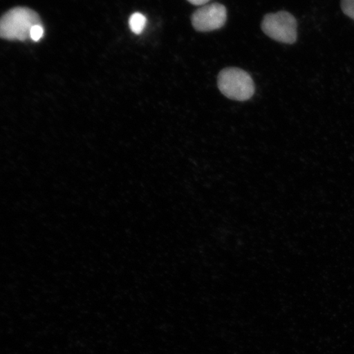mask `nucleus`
I'll return each mask as SVG.
<instances>
[{
  "instance_id": "nucleus-2",
  "label": "nucleus",
  "mask_w": 354,
  "mask_h": 354,
  "mask_svg": "<svg viewBox=\"0 0 354 354\" xmlns=\"http://www.w3.org/2000/svg\"><path fill=\"white\" fill-rule=\"evenodd\" d=\"M218 86L221 94L236 101L249 100L255 91L254 83L250 75L245 71L236 68L221 70L218 77Z\"/></svg>"
},
{
  "instance_id": "nucleus-1",
  "label": "nucleus",
  "mask_w": 354,
  "mask_h": 354,
  "mask_svg": "<svg viewBox=\"0 0 354 354\" xmlns=\"http://www.w3.org/2000/svg\"><path fill=\"white\" fill-rule=\"evenodd\" d=\"M42 24L38 13L30 8L16 7L0 17V38L8 41H26L35 25Z\"/></svg>"
},
{
  "instance_id": "nucleus-4",
  "label": "nucleus",
  "mask_w": 354,
  "mask_h": 354,
  "mask_svg": "<svg viewBox=\"0 0 354 354\" xmlns=\"http://www.w3.org/2000/svg\"><path fill=\"white\" fill-rule=\"evenodd\" d=\"M227 19V8L223 4L214 3L198 8L193 13L192 21L197 32H207L223 28Z\"/></svg>"
},
{
  "instance_id": "nucleus-3",
  "label": "nucleus",
  "mask_w": 354,
  "mask_h": 354,
  "mask_svg": "<svg viewBox=\"0 0 354 354\" xmlns=\"http://www.w3.org/2000/svg\"><path fill=\"white\" fill-rule=\"evenodd\" d=\"M262 30L268 37L278 42L292 44L297 41V21L291 13L286 11L266 15Z\"/></svg>"
},
{
  "instance_id": "nucleus-8",
  "label": "nucleus",
  "mask_w": 354,
  "mask_h": 354,
  "mask_svg": "<svg viewBox=\"0 0 354 354\" xmlns=\"http://www.w3.org/2000/svg\"><path fill=\"white\" fill-rule=\"evenodd\" d=\"M188 1L190 3L194 4V6H203L207 3H209L210 1V0H188Z\"/></svg>"
},
{
  "instance_id": "nucleus-6",
  "label": "nucleus",
  "mask_w": 354,
  "mask_h": 354,
  "mask_svg": "<svg viewBox=\"0 0 354 354\" xmlns=\"http://www.w3.org/2000/svg\"><path fill=\"white\" fill-rule=\"evenodd\" d=\"M342 8L345 15L354 20V0H342Z\"/></svg>"
},
{
  "instance_id": "nucleus-5",
  "label": "nucleus",
  "mask_w": 354,
  "mask_h": 354,
  "mask_svg": "<svg viewBox=\"0 0 354 354\" xmlns=\"http://www.w3.org/2000/svg\"><path fill=\"white\" fill-rule=\"evenodd\" d=\"M146 17L142 13L135 12L132 15L129 20L130 28L133 33L140 35L142 33L145 25H146Z\"/></svg>"
},
{
  "instance_id": "nucleus-7",
  "label": "nucleus",
  "mask_w": 354,
  "mask_h": 354,
  "mask_svg": "<svg viewBox=\"0 0 354 354\" xmlns=\"http://www.w3.org/2000/svg\"><path fill=\"white\" fill-rule=\"evenodd\" d=\"M44 28L42 24L35 25L30 30V38L34 41H39L43 37Z\"/></svg>"
}]
</instances>
